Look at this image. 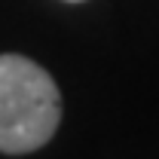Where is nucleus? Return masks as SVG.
Here are the masks:
<instances>
[{
	"instance_id": "nucleus-2",
	"label": "nucleus",
	"mask_w": 159,
	"mask_h": 159,
	"mask_svg": "<svg viewBox=\"0 0 159 159\" xmlns=\"http://www.w3.org/2000/svg\"><path fill=\"white\" fill-rule=\"evenodd\" d=\"M67 3H83V0H67Z\"/></svg>"
},
{
	"instance_id": "nucleus-1",
	"label": "nucleus",
	"mask_w": 159,
	"mask_h": 159,
	"mask_svg": "<svg viewBox=\"0 0 159 159\" xmlns=\"http://www.w3.org/2000/svg\"><path fill=\"white\" fill-rule=\"evenodd\" d=\"M61 122V95L37 61L0 55V153L21 156L49 144Z\"/></svg>"
}]
</instances>
